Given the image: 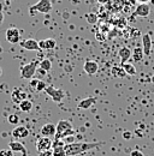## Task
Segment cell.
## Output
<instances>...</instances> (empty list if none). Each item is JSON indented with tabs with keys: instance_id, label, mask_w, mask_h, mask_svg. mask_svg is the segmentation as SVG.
<instances>
[{
	"instance_id": "cell-24",
	"label": "cell",
	"mask_w": 154,
	"mask_h": 156,
	"mask_svg": "<svg viewBox=\"0 0 154 156\" xmlns=\"http://www.w3.org/2000/svg\"><path fill=\"white\" fill-rule=\"evenodd\" d=\"M133 59L135 61H141L143 57H145V53H143V49L141 47H136L134 51H133Z\"/></svg>"
},
{
	"instance_id": "cell-16",
	"label": "cell",
	"mask_w": 154,
	"mask_h": 156,
	"mask_svg": "<svg viewBox=\"0 0 154 156\" xmlns=\"http://www.w3.org/2000/svg\"><path fill=\"white\" fill-rule=\"evenodd\" d=\"M57 46V41L54 39H43L38 41V47L40 49H43V51H51L53 48H56Z\"/></svg>"
},
{
	"instance_id": "cell-17",
	"label": "cell",
	"mask_w": 154,
	"mask_h": 156,
	"mask_svg": "<svg viewBox=\"0 0 154 156\" xmlns=\"http://www.w3.org/2000/svg\"><path fill=\"white\" fill-rule=\"evenodd\" d=\"M131 55H133V52H131V49L128 48V47H122V48L118 51V57L120 59L122 64L128 62V60L131 58Z\"/></svg>"
},
{
	"instance_id": "cell-22",
	"label": "cell",
	"mask_w": 154,
	"mask_h": 156,
	"mask_svg": "<svg viewBox=\"0 0 154 156\" xmlns=\"http://www.w3.org/2000/svg\"><path fill=\"white\" fill-rule=\"evenodd\" d=\"M38 67H40L41 70L46 71V72H50V71L52 70V61L47 58L42 59V60L38 62Z\"/></svg>"
},
{
	"instance_id": "cell-31",
	"label": "cell",
	"mask_w": 154,
	"mask_h": 156,
	"mask_svg": "<svg viewBox=\"0 0 154 156\" xmlns=\"http://www.w3.org/2000/svg\"><path fill=\"white\" fill-rule=\"evenodd\" d=\"M131 136H133V133H131L130 131H125V132L123 133V138H124V139H130Z\"/></svg>"
},
{
	"instance_id": "cell-23",
	"label": "cell",
	"mask_w": 154,
	"mask_h": 156,
	"mask_svg": "<svg viewBox=\"0 0 154 156\" xmlns=\"http://www.w3.org/2000/svg\"><path fill=\"white\" fill-rule=\"evenodd\" d=\"M122 66H123L125 73L129 75V76H135L136 72H137L136 67H135L133 64H130V62H124V64H122Z\"/></svg>"
},
{
	"instance_id": "cell-9",
	"label": "cell",
	"mask_w": 154,
	"mask_h": 156,
	"mask_svg": "<svg viewBox=\"0 0 154 156\" xmlns=\"http://www.w3.org/2000/svg\"><path fill=\"white\" fill-rule=\"evenodd\" d=\"M19 46H20L23 49H27V51H40L38 41H36V40H34V39L20 40Z\"/></svg>"
},
{
	"instance_id": "cell-25",
	"label": "cell",
	"mask_w": 154,
	"mask_h": 156,
	"mask_svg": "<svg viewBox=\"0 0 154 156\" xmlns=\"http://www.w3.org/2000/svg\"><path fill=\"white\" fill-rule=\"evenodd\" d=\"M7 121H9V124H11V125H17L19 121V117L17 114H10L9 118H7Z\"/></svg>"
},
{
	"instance_id": "cell-10",
	"label": "cell",
	"mask_w": 154,
	"mask_h": 156,
	"mask_svg": "<svg viewBox=\"0 0 154 156\" xmlns=\"http://www.w3.org/2000/svg\"><path fill=\"white\" fill-rule=\"evenodd\" d=\"M40 133H41V136L51 138V137L56 136V133H57V126H56L54 124H52V122L45 124V125L41 127Z\"/></svg>"
},
{
	"instance_id": "cell-19",
	"label": "cell",
	"mask_w": 154,
	"mask_h": 156,
	"mask_svg": "<svg viewBox=\"0 0 154 156\" xmlns=\"http://www.w3.org/2000/svg\"><path fill=\"white\" fill-rule=\"evenodd\" d=\"M96 98H84L79 103H78V108L79 109H89L94 103H95Z\"/></svg>"
},
{
	"instance_id": "cell-27",
	"label": "cell",
	"mask_w": 154,
	"mask_h": 156,
	"mask_svg": "<svg viewBox=\"0 0 154 156\" xmlns=\"http://www.w3.org/2000/svg\"><path fill=\"white\" fill-rule=\"evenodd\" d=\"M40 79H38V78H31L30 79V82H29V87L31 88V90H36V87H38V83Z\"/></svg>"
},
{
	"instance_id": "cell-2",
	"label": "cell",
	"mask_w": 154,
	"mask_h": 156,
	"mask_svg": "<svg viewBox=\"0 0 154 156\" xmlns=\"http://www.w3.org/2000/svg\"><path fill=\"white\" fill-rule=\"evenodd\" d=\"M56 126H57V133L54 136L56 139H64L66 137L75 135L74 126L69 120H59Z\"/></svg>"
},
{
	"instance_id": "cell-33",
	"label": "cell",
	"mask_w": 154,
	"mask_h": 156,
	"mask_svg": "<svg viewBox=\"0 0 154 156\" xmlns=\"http://www.w3.org/2000/svg\"><path fill=\"white\" fill-rule=\"evenodd\" d=\"M38 156H53L52 155V150H50V151H43V153H40V155Z\"/></svg>"
},
{
	"instance_id": "cell-5",
	"label": "cell",
	"mask_w": 154,
	"mask_h": 156,
	"mask_svg": "<svg viewBox=\"0 0 154 156\" xmlns=\"http://www.w3.org/2000/svg\"><path fill=\"white\" fill-rule=\"evenodd\" d=\"M52 145H53V140L48 137H38L36 140V149L38 153H43V151H50L52 150Z\"/></svg>"
},
{
	"instance_id": "cell-8",
	"label": "cell",
	"mask_w": 154,
	"mask_h": 156,
	"mask_svg": "<svg viewBox=\"0 0 154 156\" xmlns=\"http://www.w3.org/2000/svg\"><path fill=\"white\" fill-rule=\"evenodd\" d=\"M52 155L66 156V153H65V140L64 139H54L53 145H52Z\"/></svg>"
},
{
	"instance_id": "cell-37",
	"label": "cell",
	"mask_w": 154,
	"mask_h": 156,
	"mask_svg": "<svg viewBox=\"0 0 154 156\" xmlns=\"http://www.w3.org/2000/svg\"><path fill=\"white\" fill-rule=\"evenodd\" d=\"M0 53H1V47H0Z\"/></svg>"
},
{
	"instance_id": "cell-15",
	"label": "cell",
	"mask_w": 154,
	"mask_h": 156,
	"mask_svg": "<svg viewBox=\"0 0 154 156\" xmlns=\"http://www.w3.org/2000/svg\"><path fill=\"white\" fill-rule=\"evenodd\" d=\"M9 149L12 150L13 153H22L23 156H27L28 151H27V148L20 143L18 140H12L9 143Z\"/></svg>"
},
{
	"instance_id": "cell-28",
	"label": "cell",
	"mask_w": 154,
	"mask_h": 156,
	"mask_svg": "<svg viewBox=\"0 0 154 156\" xmlns=\"http://www.w3.org/2000/svg\"><path fill=\"white\" fill-rule=\"evenodd\" d=\"M13 151L10 150V149H2L0 150V156H13Z\"/></svg>"
},
{
	"instance_id": "cell-30",
	"label": "cell",
	"mask_w": 154,
	"mask_h": 156,
	"mask_svg": "<svg viewBox=\"0 0 154 156\" xmlns=\"http://www.w3.org/2000/svg\"><path fill=\"white\" fill-rule=\"evenodd\" d=\"M130 156H145V155H143V153L140 151V150H133V151L130 153Z\"/></svg>"
},
{
	"instance_id": "cell-34",
	"label": "cell",
	"mask_w": 154,
	"mask_h": 156,
	"mask_svg": "<svg viewBox=\"0 0 154 156\" xmlns=\"http://www.w3.org/2000/svg\"><path fill=\"white\" fill-rule=\"evenodd\" d=\"M100 4H105V2H108V0H97Z\"/></svg>"
},
{
	"instance_id": "cell-7",
	"label": "cell",
	"mask_w": 154,
	"mask_h": 156,
	"mask_svg": "<svg viewBox=\"0 0 154 156\" xmlns=\"http://www.w3.org/2000/svg\"><path fill=\"white\" fill-rule=\"evenodd\" d=\"M45 91H46L47 95H50V96L52 98V100H53L54 102H61L63 98H64V95H65L61 89H57V88H54V87H52V85H48Z\"/></svg>"
},
{
	"instance_id": "cell-21",
	"label": "cell",
	"mask_w": 154,
	"mask_h": 156,
	"mask_svg": "<svg viewBox=\"0 0 154 156\" xmlns=\"http://www.w3.org/2000/svg\"><path fill=\"white\" fill-rule=\"evenodd\" d=\"M19 109H20L22 112H25V113L30 112V111L33 109V102H31L30 100L25 98L24 101H22V102L19 103Z\"/></svg>"
},
{
	"instance_id": "cell-3",
	"label": "cell",
	"mask_w": 154,
	"mask_h": 156,
	"mask_svg": "<svg viewBox=\"0 0 154 156\" xmlns=\"http://www.w3.org/2000/svg\"><path fill=\"white\" fill-rule=\"evenodd\" d=\"M52 11V2L51 0H38L36 4L29 7V12L33 16L34 13H50Z\"/></svg>"
},
{
	"instance_id": "cell-18",
	"label": "cell",
	"mask_w": 154,
	"mask_h": 156,
	"mask_svg": "<svg viewBox=\"0 0 154 156\" xmlns=\"http://www.w3.org/2000/svg\"><path fill=\"white\" fill-rule=\"evenodd\" d=\"M11 98H12L13 103L19 105L22 101H24V100L27 98V94H25L22 89H15V90L12 91V94H11Z\"/></svg>"
},
{
	"instance_id": "cell-26",
	"label": "cell",
	"mask_w": 154,
	"mask_h": 156,
	"mask_svg": "<svg viewBox=\"0 0 154 156\" xmlns=\"http://www.w3.org/2000/svg\"><path fill=\"white\" fill-rule=\"evenodd\" d=\"M48 85L43 82V80H38V87H36V90L35 91H38V93H40V91H43V90H46V88H47Z\"/></svg>"
},
{
	"instance_id": "cell-32",
	"label": "cell",
	"mask_w": 154,
	"mask_h": 156,
	"mask_svg": "<svg viewBox=\"0 0 154 156\" xmlns=\"http://www.w3.org/2000/svg\"><path fill=\"white\" fill-rule=\"evenodd\" d=\"M4 22V12H2V6L0 4V24Z\"/></svg>"
},
{
	"instance_id": "cell-20",
	"label": "cell",
	"mask_w": 154,
	"mask_h": 156,
	"mask_svg": "<svg viewBox=\"0 0 154 156\" xmlns=\"http://www.w3.org/2000/svg\"><path fill=\"white\" fill-rule=\"evenodd\" d=\"M111 75L116 78H123L127 73H125V71H124V69H123L122 65H116V66L112 67V70H111Z\"/></svg>"
},
{
	"instance_id": "cell-13",
	"label": "cell",
	"mask_w": 154,
	"mask_h": 156,
	"mask_svg": "<svg viewBox=\"0 0 154 156\" xmlns=\"http://www.w3.org/2000/svg\"><path fill=\"white\" fill-rule=\"evenodd\" d=\"M142 49L146 57H149L152 53V37L149 34H145L142 36Z\"/></svg>"
},
{
	"instance_id": "cell-12",
	"label": "cell",
	"mask_w": 154,
	"mask_h": 156,
	"mask_svg": "<svg viewBox=\"0 0 154 156\" xmlns=\"http://www.w3.org/2000/svg\"><path fill=\"white\" fill-rule=\"evenodd\" d=\"M83 70L87 75L93 76L99 71V65L94 60H86V62L83 64Z\"/></svg>"
},
{
	"instance_id": "cell-36",
	"label": "cell",
	"mask_w": 154,
	"mask_h": 156,
	"mask_svg": "<svg viewBox=\"0 0 154 156\" xmlns=\"http://www.w3.org/2000/svg\"><path fill=\"white\" fill-rule=\"evenodd\" d=\"M2 75V70H1V67H0V76Z\"/></svg>"
},
{
	"instance_id": "cell-6",
	"label": "cell",
	"mask_w": 154,
	"mask_h": 156,
	"mask_svg": "<svg viewBox=\"0 0 154 156\" xmlns=\"http://www.w3.org/2000/svg\"><path fill=\"white\" fill-rule=\"evenodd\" d=\"M5 39L9 43L11 44H16V43H19L20 42V31H19L17 28L15 27H11L6 30L5 33Z\"/></svg>"
},
{
	"instance_id": "cell-1",
	"label": "cell",
	"mask_w": 154,
	"mask_h": 156,
	"mask_svg": "<svg viewBox=\"0 0 154 156\" xmlns=\"http://www.w3.org/2000/svg\"><path fill=\"white\" fill-rule=\"evenodd\" d=\"M104 143H87V142H74V143H69L65 144V153L66 156H76L79 155L87 150H90L93 148H96L99 145H101Z\"/></svg>"
},
{
	"instance_id": "cell-29",
	"label": "cell",
	"mask_w": 154,
	"mask_h": 156,
	"mask_svg": "<svg viewBox=\"0 0 154 156\" xmlns=\"http://www.w3.org/2000/svg\"><path fill=\"white\" fill-rule=\"evenodd\" d=\"M87 20H88L89 24H94V23H96V16L95 15H88L87 16Z\"/></svg>"
},
{
	"instance_id": "cell-11",
	"label": "cell",
	"mask_w": 154,
	"mask_h": 156,
	"mask_svg": "<svg viewBox=\"0 0 154 156\" xmlns=\"http://www.w3.org/2000/svg\"><path fill=\"white\" fill-rule=\"evenodd\" d=\"M30 131L28 127L25 126H16L13 130H12V137L16 139V140H19V139H24L29 136Z\"/></svg>"
},
{
	"instance_id": "cell-4",
	"label": "cell",
	"mask_w": 154,
	"mask_h": 156,
	"mask_svg": "<svg viewBox=\"0 0 154 156\" xmlns=\"http://www.w3.org/2000/svg\"><path fill=\"white\" fill-rule=\"evenodd\" d=\"M38 62L35 61V60L23 65L20 67V77L23 78V79H31V78H34L36 71H38Z\"/></svg>"
},
{
	"instance_id": "cell-14",
	"label": "cell",
	"mask_w": 154,
	"mask_h": 156,
	"mask_svg": "<svg viewBox=\"0 0 154 156\" xmlns=\"http://www.w3.org/2000/svg\"><path fill=\"white\" fill-rule=\"evenodd\" d=\"M151 13V6L145 2V4H138L136 6V10H135V15L138 16V17H148Z\"/></svg>"
},
{
	"instance_id": "cell-35",
	"label": "cell",
	"mask_w": 154,
	"mask_h": 156,
	"mask_svg": "<svg viewBox=\"0 0 154 156\" xmlns=\"http://www.w3.org/2000/svg\"><path fill=\"white\" fill-rule=\"evenodd\" d=\"M136 1H138V2H141V4H145V2H147L148 0H136Z\"/></svg>"
}]
</instances>
